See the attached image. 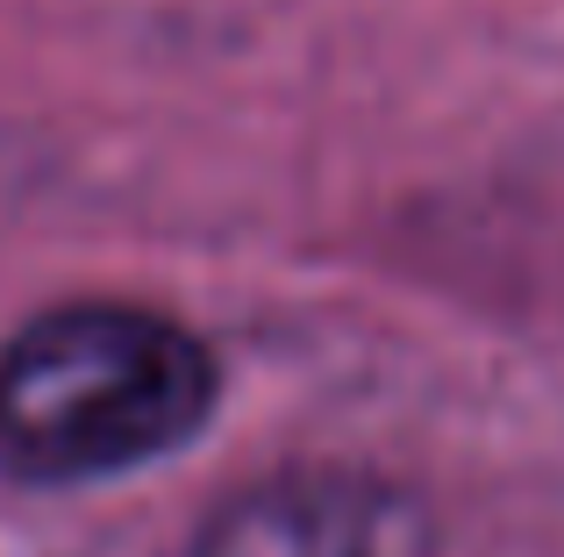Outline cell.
Listing matches in <instances>:
<instances>
[{"label": "cell", "instance_id": "6da1fadb", "mask_svg": "<svg viewBox=\"0 0 564 557\" xmlns=\"http://www.w3.org/2000/svg\"><path fill=\"white\" fill-rule=\"evenodd\" d=\"M215 407V358L186 321L72 301L0 343V472L65 487L180 450Z\"/></svg>", "mask_w": 564, "mask_h": 557}, {"label": "cell", "instance_id": "7a4b0ae2", "mask_svg": "<svg viewBox=\"0 0 564 557\" xmlns=\"http://www.w3.org/2000/svg\"><path fill=\"white\" fill-rule=\"evenodd\" d=\"M414 493L372 472H279L243 487L200 529L193 557H429Z\"/></svg>", "mask_w": 564, "mask_h": 557}]
</instances>
